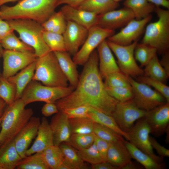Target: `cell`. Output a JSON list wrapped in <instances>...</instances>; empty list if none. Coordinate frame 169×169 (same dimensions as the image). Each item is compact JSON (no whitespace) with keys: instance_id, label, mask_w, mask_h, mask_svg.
<instances>
[{"instance_id":"1","label":"cell","mask_w":169,"mask_h":169,"mask_svg":"<svg viewBox=\"0 0 169 169\" xmlns=\"http://www.w3.org/2000/svg\"><path fill=\"white\" fill-rule=\"evenodd\" d=\"M98 64V54L95 50L84 65L76 88L55 102L59 110L86 105L111 116L119 101L107 92Z\"/></svg>"},{"instance_id":"2","label":"cell","mask_w":169,"mask_h":169,"mask_svg":"<svg viewBox=\"0 0 169 169\" xmlns=\"http://www.w3.org/2000/svg\"><path fill=\"white\" fill-rule=\"evenodd\" d=\"M59 0H21L12 6L2 5L0 17L5 20L29 19L42 24L55 12Z\"/></svg>"},{"instance_id":"3","label":"cell","mask_w":169,"mask_h":169,"mask_svg":"<svg viewBox=\"0 0 169 169\" xmlns=\"http://www.w3.org/2000/svg\"><path fill=\"white\" fill-rule=\"evenodd\" d=\"M26 106L20 98L8 105L4 110L0 125L1 145L14 139L33 116V110L25 108Z\"/></svg>"},{"instance_id":"4","label":"cell","mask_w":169,"mask_h":169,"mask_svg":"<svg viewBox=\"0 0 169 169\" xmlns=\"http://www.w3.org/2000/svg\"><path fill=\"white\" fill-rule=\"evenodd\" d=\"M32 80L45 85L57 87L68 86V81L62 71L53 52L37 57Z\"/></svg>"},{"instance_id":"5","label":"cell","mask_w":169,"mask_h":169,"mask_svg":"<svg viewBox=\"0 0 169 169\" xmlns=\"http://www.w3.org/2000/svg\"><path fill=\"white\" fill-rule=\"evenodd\" d=\"M6 21L13 30L18 33L20 39L33 49L34 54L37 57L51 51L44 39V30L41 24L33 20L25 19Z\"/></svg>"},{"instance_id":"6","label":"cell","mask_w":169,"mask_h":169,"mask_svg":"<svg viewBox=\"0 0 169 169\" xmlns=\"http://www.w3.org/2000/svg\"><path fill=\"white\" fill-rule=\"evenodd\" d=\"M155 12L158 19L146 26L141 43L155 48L157 53L162 54L169 51V11L156 6Z\"/></svg>"},{"instance_id":"7","label":"cell","mask_w":169,"mask_h":169,"mask_svg":"<svg viewBox=\"0 0 169 169\" xmlns=\"http://www.w3.org/2000/svg\"><path fill=\"white\" fill-rule=\"evenodd\" d=\"M74 89L70 85L66 87L49 86L32 80L23 91L21 99L26 105L37 101L55 103L68 96Z\"/></svg>"},{"instance_id":"8","label":"cell","mask_w":169,"mask_h":169,"mask_svg":"<svg viewBox=\"0 0 169 169\" xmlns=\"http://www.w3.org/2000/svg\"><path fill=\"white\" fill-rule=\"evenodd\" d=\"M106 41L117 58V63L121 72L126 76L131 77L144 75V71L137 65L134 55L138 40L125 46L115 44L107 39Z\"/></svg>"},{"instance_id":"9","label":"cell","mask_w":169,"mask_h":169,"mask_svg":"<svg viewBox=\"0 0 169 169\" xmlns=\"http://www.w3.org/2000/svg\"><path fill=\"white\" fill-rule=\"evenodd\" d=\"M127 78L132 89L133 100L140 109L148 111L167 102L162 95L150 86L136 81L131 76H127Z\"/></svg>"},{"instance_id":"10","label":"cell","mask_w":169,"mask_h":169,"mask_svg":"<svg viewBox=\"0 0 169 169\" xmlns=\"http://www.w3.org/2000/svg\"><path fill=\"white\" fill-rule=\"evenodd\" d=\"M115 33V30L94 26L88 30L87 38L73 59L77 65H84L95 49L103 41Z\"/></svg>"},{"instance_id":"11","label":"cell","mask_w":169,"mask_h":169,"mask_svg":"<svg viewBox=\"0 0 169 169\" xmlns=\"http://www.w3.org/2000/svg\"><path fill=\"white\" fill-rule=\"evenodd\" d=\"M127 133L129 141L138 149L150 156L157 163L165 165L163 158L156 155L149 140L150 131L144 117L137 120Z\"/></svg>"},{"instance_id":"12","label":"cell","mask_w":169,"mask_h":169,"mask_svg":"<svg viewBox=\"0 0 169 169\" xmlns=\"http://www.w3.org/2000/svg\"><path fill=\"white\" fill-rule=\"evenodd\" d=\"M146 112L139 108L132 99L119 102L111 116L120 129L127 133L132 128L135 121L144 117Z\"/></svg>"},{"instance_id":"13","label":"cell","mask_w":169,"mask_h":169,"mask_svg":"<svg viewBox=\"0 0 169 169\" xmlns=\"http://www.w3.org/2000/svg\"><path fill=\"white\" fill-rule=\"evenodd\" d=\"M2 77L8 79L35 61L37 58L33 52L16 51L4 49Z\"/></svg>"},{"instance_id":"14","label":"cell","mask_w":169,"mask_h":169,"mask_svg":"<svg viewBox=\"0 0 169 169\" xmlns=\"http://www.w3.org/2000/svg\"><path fill=\"white\" fill-rule=\"evenodd\" d=\"M152 16L139 20L133 19L129 22L120 32L114 34L107 40L117 44L127 45L138 40L142 34L146 24L151 19Z\"/></svg>"},{"instance_id":"15","label":"cell","mask_w":169,"mask_h":169,"mask_svg":"<svg viewBox=\"0 0 169 169\" xmlns=\"http://www.w3.org/2000/svg\"><path fill=\"white\" fill-rule=\"evenodd\" d=\"M144 117L149 127L150 133L156 137L161 136L169 128V102L146 111Z\"/></svg>"},{"instance_id":"16","label":"cell","mask_w":169,"mask_h":169,"mask_svg":"<svg viewBox=\"0 0 169 169\" xmlns=\"http://www.w3.org/2000/svg\"><path fill=\"white\" fill-rule=\"evenodd\" d=\"M135 19L132 10L125 7L120 9L114 10L101 15H98L97 25L112 30L126 25Z\"/></svg>"},{"instance_id":"17","label":"cell","mask_w":169,"mask_h":169,"mask_svg":"<svg viewBox=\"0 0 169 169\" xmlns=\"http://www.w3.org/2000/svg\"><path fill=\"white\" fill-rule=\"evenodd\" d=\"M88 29L71 21H67L66 28L63 34L66 51L74 56L84 43Z\"/></svg>"},{"instance_id":"18","label":"cell","mask_w":169,"mask_h":169,"mask_svg":"<svg viewBox=\"0 0 169 169\" xmlns=\"http://www.w3.org/2000/svg\"><path fill=\"white\" fill-rule=\"evenodd\" d=\"M40 121L39 117L32 116L14 138L16 148L22 158L26 156V151L32 140L36 137Z\"/></svg>"},{"instance_id":"19","label":"cell","mask_w":169,"mask_h":169,"mask_svg":"<svg viewBox=\"0 0 169 169\" xmlns=\"http://www.w3.org/2000/svg\"><path fill=\"white\" fill-rule=\"evenodd\" d=\"M52 130L54 145L59 146L62 143H69L71 134L69 119L62 111L54 116L49 124Z\"/></svg>"},{"instance_id":"20","label":"cell","mask_w":169,"mask_h":169,"mask_svg":"<svg viewBox=\"0 0 169 169\" xmlns=\"http://www.w3.org/2000/svg\"><path fill=\"white\" fill-rule=\"evenodd\" d=\"M67 21H71L88 29L96 25L98 15L77 8L64 4L60 10Z\"/></svg>"},{"instance_id":"21","label":"cell","mask_w":169,"mask_h":169,"mask_svg":"<svg viewBox=\"0 0 169 169\" xmlns=\"http://www.w3.org/2000/svg\"><path fill=\"white\" fill-rule=\"evenodd\" d=\"M54 145L53 135L49 124L45 117H43L35 139L26 151V156L41 152L48 146Z\"/></svg>"},{"instance_id":"22","label":"cell","mask_w":169,"mask_h":169,"mask_svg":"<svg viewBox=\"0 0 169 169\" xmlns=\"http://www.w3.org/2000/svg\"><path fill=\"white\" fill-rule=\"evenodd\" d=\"M97 49L99 61V71L103 79H105L112 73L120 71L106 40L101 42Z\"/></svg>"},{"instance_id":"23","label":"cell","mask_w":169,"mask_h":169,"mask_svg":"<svg viewBox=\"0 0 169 169\" xmlns=\"http://www.w3.org/2000/svg\"><path fill=\"white\" fill-rule=\"evenodd\" d=\"M125 140L110 143L107 154V161L119 169L132 161V158L124 143Z\"/></svg>"},{"instance_id":"24","label":"cell","mask_w":169,"mask_h":169,"mask_svg":"<svg viewBox=\"0 0 169 169\" xmlns=\"http://www.w3.org/2000/svg\"><path fill=\"white\" fill-rule=\"evenodd\" d=\"M54 53L70 85L75 88L78 83L79 78L77 65L67 51H56Z\"/></svg>"},{"instance_id":"25","label":"cell","mask_w":169,"mask_h":169,"mask_svg":"<svg viewBox=\"0 0 169 169\" xmlns=\"http://www.w3.org/2000/svg\"><path fill=\"white\" fill-rule=\"evenodd\" d=\"M36 60L23 69L18 73L9 78L8 80L16 86L15 100L20 99L23 93L32 80L35 69Z\"/></svg>"},{"instance_id":"26","label":"cell","mask_w":169,"mask_h":169,"mask_svg":"<svg viewBox=\"0 0 169 169\" xmlns=\"http://www.w3.org/2000/svg\"><path fill=\"white\" fill-rule=\"evenodd\" d=\"M22 158L16 148L14 139L0 147V165L3 169H14Z\"/></svg>"},{"instance_id":"27","label":"cell","mask_w":169,"mask_h":169,"mask_svg":"<svg viewBox=\"0 0 169 169\" xmlns=\"http://www.w3.org/2000/svg\"><path fill=\"white\" fill-rule=\"evenodd\" d=\"M119 6V3L114 0H85L77 8L100 15L115 10Z\"/></svg>"},{"instance_id":"28","label":"cell","mask_w":169,"mask_h":169,"mask_svg":"<svg viewBox=\"0 0 169 169\" xmlns=\"http://www.w3.org/2000/svg\"><path fill=\"white\" fill-rule=\"evenodd\" d=\"M132 158L136 160L146 169H163L165 165L157 163L150 156L136 147L127 140L124 141Z\"/></svg>"},{"instance_id":"29","label":"cell","mask_w":169,"mask_h":169,"mask_svg":"<svg viewBox=\"0 0 169 169\" xmlns=\"http://www.w3.org/2000/svg\"><path fill=\"white\" fill-rule=\"evenodd\" d=\"M88 118L93 121L108 127L121 135L128 141L129 138L127 133L121 130L113 117L92 108L88 113Z\"/></svg>"},{"instance_id":"30","label":"cell","mask_w":169,"mask_h":169,"mask_svg":"<svg viewBox=\"0 0 169 169\" xmlns=\"http://www.w3.org/2000/svg\"><path fill=\"white\" fill-rule=\"evenodd\" d=\"M125 7L130 9L137 20L144 18L155 11L156 6L147 0H125Z\"/></svg>"},{"instance_id":"31","label":"cell","mask_w":169,"mask_h":169,"mask_svg":"<svg viewBox=\"0 0 169 169\" xmlns=\"http://www.w3.org/2000/svg\"><path fill=\"white\" fill-rule=\"evenodd\" d=\"M39 152L49 169H58L64 158L59 146L54 145L48 146Z\"/></svg>"},{"instance_id":"32","label":"cell","mask_w":169,"mask_h":169,"mask_svg":"<svg viewBox=\"0 0 169 169\" xmlns=\"http://www.w3.org/2000/svg\"><path fill=\"white\" fill-rule=\"evenodd\" d=\"M42 25L44 30L63 34L66 28L67 21L60 10L55 12Z\"/></svg>"},{"instance_id":"33","label":"cell","mask_w":169,"mask_h":169,"mask_svg":"<svg viewBox=\"0 0 169 169\" xmlns=\"http://www.w3.org/2000/svg\"><path fill=\"white\" fill-rule=\"evenodd\" d=\"M144 76L160 81L165 82L169 77L160 64L156 55L145 66Z\"/></svg>"},{"instance_id":"34","label":"cell","mask_w":169,"mask_h":169,"mask_svg":"<svg viewBox=\"0 0 169 169\" xmlns=\"http://www.w3.org/2000/svg\"><path fill=\"white\" fill-rule=\"evenodd\" d=\"M0 43L5 50L34 53L33 49L17 37L13 32L1 40Z\"/></svg>"},{"instance_id":"35","label":"cell","mask_w":169,"mask_h":169,"mask_svg":"<svg viewBox=\"0 0 169 169\" xmlns=\"http://www.w3.org/2000/svg\"><path fill=\"white\" fill-rule=\"evenodd\" d=\"M156 49L148 45L137 43L135 47L134 55L136 59L141 64V67L145 66L156 55Z\"/></svg>"},{"instance_id":"36","label":"cell","mask_w":169,"mask_h":169,"mask_svg":"<svg viewBox=\"0 0 169 169\" xmlns=\"http://www.w3.org/2000/svg\"><path fill=\"white\" fill-rule=\"evenodd\" d=\"M43 37L51 51H66L63 34L44 30Z\"/></svg>"},{"instance_id":"37","label":"cell","mask_w":169,"mask_h":169,"mask_svg":"<svg viewBox=\"0 0 169 169\" xmlns=\"http://www.w3.org/2000/svg\"><path fill=\"white\" fill-rule=\"evenodd\" d=\"M71 134H87L93 132L94 122L87 117L69 119Z\"/></svg>"},{"instance_id":"38","label":"cell","mask_w":169,"mask_h":169,"mask_svg":"<svg viewBox=\"0 0 169 169\" xmlns=\"http://www.w3.org/2000/svg\"><path fill=\"white\" fill-rule=\"evenodd\" d=\"M93 132L98 137L109 143L124 141V137L112 129L94 122Z\"/></svg>"},{"instance_id":"39","label":"cell","mask_w":169,"mask_h":169,"mask_svg":"<svg viewBox=\"0 0 169 169\" xmlns=\"http://www.w3.org/2000/svg\"><path fill=\"white\" fill-rule=\"evenodd\" d=\"M17 169H49L39 152L26 156L18 163Z\"/></svg>"},{"instance_id":"40","label":"cell","mask_w":169,"mask_h":169,"mask_svg":"<svg viewBox=\"0 0 169 169\" xmlns=\"http://www.w3.org/2000/svg\"><path fill=\"white\" fill-rule=\"evenodd\" d=\"M59 146L63 154L64 158L73 165L74 169L87 168L84 161L71 146L65 144H61Z\"/></svg>"},{"instance_id":"41","label":"cell","mask_w":169,"mask_h":169,"mask_svg":"<svg viewBox=\"0 0 169 169\" xmlns=\"http://www.w3.org/2000/svg\"><path fill=\"white\" fill-rule=\"evenodd\" d=\"M16 92L15 85L8 79L2 77L0 79V98L7 105L12 104L15 100Z\"/></svg>"},{"instance_id":"42","label":"cell","mask_w":169,"mask_h":169,"mask_svg":"<svg viewBox=\"0 0 169 169\" xmlns=\"http://www.w3.org/2000/svg\"><path fill=\"white\" fill-rule=\"evenodd\" d=\"M95 136L93 132L87 134H71L69 143L78 150L85 149L93 143Z\"/></svg>"},{"instance_id":"43","label":"cell","mask_w":169,"mask_h":169,"mask_svg":"<svg viewBox=\"0 0 169 169\" xmlns=\"http://www.w3.org/2000/svg\"><path fill=\"white\" fill-rule=\"evenodd\" d=\"M105 87L108 94L119 102H125L133 99V94L131 86L111 87L105 86Z\"/></svg>"},{"instance_id":"44","label":"cell","mask_w":169,"mask_h":169,"mask_svg":"<svg viewBox=\"0 0 169 169\" xmlns=\"http://www.w3.org/2000/svg\"><path fill=\"white\" fill-rule=\"evenodd\" d=\"M77 152L84 161L87 162L92 165L104 162L95 142L89 147L79 150Z\"/></svg>"},{"instance_id":"45","label":"cell","mask_w":169,"mask_h":169,"mask_svg":"<svg viewBox=\"0 0 169 169\" xmlns=\"http://www.w3.org/2000/svg\"><path fill=\"white\" fill-rule=\"evenodd\" d=\"M136 79L139 82L153 87L164 97L167 102H169V87L164 83L144 75L138 77Z\"/></svg>"},{"instance_id":"46","label":"cell","mask_w":169,"mask_h":169,"mask_svg":"<svg viewBox=\"0 0 169 169\" xmlns=\"http://www.w3.org/2000/svg\"><path fill=\"white\" fill-rule=\"evenodd\" d=\"M104 82L105 86L111 87L131 86L126 76L120 71L112 73L107 76Z\"/></svg>"},{"instance_id":"47","label":"cell","mask_w":169,"mask_h":169,"mask_svg":"<svg viewBox=\"0 0 169 169\" xmlns=\"http://www.w3.org/2000/svg\"><path fill=\"white\" fill-rule=\"evenodd\" d=\"M91 108L90 106L83 105L60 111L63 112L69 119L88 118V113Z\"/></svg>"},{"instance_id":"48","label":"cell","mask_w":169,"mask_h":169,"mask_svg":"<svg viewBox=\"0 0 169 169\" xmlns=\"http://www.w3.org/2000/svg\"><path fill=\"white\" fill-rule=\"evenodd\" d=\"M94 142L103 161H107V154L110 143L98 137L96 135Z\"/></svg>"},{"instance_id":"49","label":"cell","mask_w":169,"mask_h":169,"mask_svg":"<svg viewBox=\"0 0 169 169\" xmlns=\"http://www.w3.org/2000/svg\"><path fill=\"white\" fill-rule=\"evenodd\" d=\"M149 140L152 148L156 150L159 156L163 158L169 156V149L161 145L153 137L150 136Z\"/></svg>"},{"instance_id":"50","label":"cell","mask_w":169,"mask_h":169,"mask_svg":"<svg viewBox=\"0 0 169 169\" xmlns=\"http://www.w3.org/2000/svg\"><path fill=\"white\" fill-rule=\"evenodd\" d=\"M59 110L55 103H46L41 109L42 114L45 117H48L56 114Z\"/></svg>"},{"instance_id":"51","label":"cell","mask_w":169,"mask_h":169,"mask_svg":"<svg viewBox=\"0 0 169 169\" xmlns=\"http://www.w3.org/2000/svg\"><path fill=\"white\" fill-rule=\"evenodd\" d=\"M14 31L8 21L0 17V40Z\"/></svg>"},{"instance_id":"52","label":"cell","mask_w":169,"mask_h":169,"mask_svg":"<svg viewBox=\"0 0 169 169\" xmlns=\"http://www.w3.org/2000/svg\"><path fill=\"white\" fill-rule=\"evenodd\" d=\"M160 64L164 69L167 75L169 77V52H166L162 54Z\"/></svg>"},{"instance_id":"53","label":"cell","mask_w":169,"mask_h":169,"mask_svg":"<svg viewBox=\"0 0 169 169\" xmlns=\"http://www.w3.org/2000/svg\"><path fill=\"white\" fill-rule=\"evenodd\" d=\"M92 169H119L116 166H114L107 161L102 162L92 165Z\"/></svg>"},{"instance_id":"54","label":"cell","mask_w":169,"mask_h":169,"mask_svg":"<svg viewBox=\"0 0 169 169\" xmlns=\"http://www.w3.org/2000/svg\"><path fill=\"white\" fill-rule=\"evenodd\" d=\"M85 0H59L58 3V6L67 4L72 7L77 8Z\"/></svg>"},{"instance_id":"55","label":"cell","mask_w":169,"mask_h":169,"mask_svg":"<svg viewBox=\"0 0 169 169\" xmlns=\"http://www.w3.org/2000/svg\"><path fill=\"white\" fill-rule=\"evenodd\" d=\"M156 6H161L167 8H169V1L168 0H147Z\"/></svg>"},{"instance_id":"56","label":"cell","mask_w":169,"mask_h":169,"mask_svg":"<svg viewBox=\"0 0 169 169\" xmlns=\"http://www.w3.org/2000/svg\"><path fill=\"white\" fill-rule=\"evenodd\" d=\"M144 167L141 165L131 161L124 166L121 169H142Z\"/></svg>"},{"instance_id":"57","label":"cell","mask_w":169,"mask_h":169,"mask_svg":"<svg viewBox=\"0 0 169 169\" xmlns=\"http://www.w3.org/2000/svg\"><path fill=\"white\" fill-rule=\"evenodd\" d=\"M6 103L1 98H0V118L1 117L5 107L6 105Z\"/></svg>"},{"instance_id":"58","label":"cell","mask_w":169,"mask_h":169,"mask_svg":"<svg viewBox=\"0 0 169 169\" xmlns=\"http://www.w3.org/2000/svg\"><path fill=\"white\" fill-rule=\"evenodd\" d=\"M18 0H2L0 1V7L6 3L14 2Z\"/></svg>"},{"instance_id":"59","label":"cell","mask_w":169,"mask_h":169,"mask_svg":"<svg viewBox=\"0 0 169 169\" xmlns=\"http://www.w3.org/2000/svg\"><path fill=\"white\" fill-rule=\"evenodd\" d=\"M4 49H3V48L2 46L0 43V58L2 57L3 54V52L4 51ZM1 75L0 74V79L1 78Z\"/></svg>"},{"instance_id":"60","label":"cell","mask_w":169,"mask_h":169,"mask_svg":"<svg viewBox=\"0 0 169 169\" xmlns=\"http://www.w3.org/2000/svg\"><path fill=\"white\" fill-rule=\"evenodd\" d=\"M1 120H2V118H1V117L0 118V125H1ZM1 143H0V147L1 146Z\"/></svg>"},{"instance_id":"61","label":"cell","mask_w":169,"mask_h":169,"mask_svg":"<svg viewBox=\"0 0 169 169\" xmlns=\"http://www.w3.org/2000/svg\"><path fill=\"white\" fill-rule=\"evenodd\" d=\"M114 0L116 2H119L121 1L122 0Z\"/></svg>"},{"instance_id":"62","label":"cell","mask_w":169,"mask_h":169,"mask_svg":"<svg viewBox=\"0 0 169 169\" xmlns=\"http://www.w3.org/2000/svg\"><path fill=\"white\" fill-rule=\"evenodd\" d=\"M0 169H3L2 166H1L0 165Z\"/></svg>"},{"instance_id":"63","label":"cell","mask_w":169,"mask_h":169,"mask_svg":"<svg viewBox=\"0 0 169 169\" xmlns=\"http://www.w3.org/2000/svg\"><path fill=\"white\" fill-rule=\"evenodd\" d=\"M1 0H0V1H1Z\"/></svg>"}]
</instances>
